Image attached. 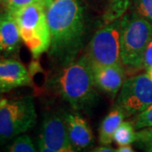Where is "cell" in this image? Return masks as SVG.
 <instances>
[{
    "label": "cell",
    "instance_id": "ba28073f",
    "mask_svg": "<svg viewBox=\"0 0 152 152\" xmlns=\"http://www.w3.org/2000/svg\"><path fill=\"white\" fill-rule=\"evenodd\" d=\"M38 149L42 152H73L64 118L57 113L44 116L38 140Z\"/></svg>",
    "mask_w": 152,
    "mask_h": 152
},
{
    "label": "cell",
    "instance_id": "7402d4cb",
    "mask_svg": "<svg viewBox=\"0 0 152 152\" xmlns=\"http://www.w3.org/2000/svg\"><path fill=\"white\" fill-rule=\"evenodd\" d=\"M94 151L96 152H115L116 150H114L113 148L109 146L108 145H102V146H99L97 148H96L94 150Z\"/></svg>",
    "mask_w": 152,
    "mask_h": 152
},
{
    "label": "cell",
    "instance_id": "4fadbf2b",
    "mask_svg": "<svg viewBox=\"0 0 152 152\" xmlns=\"http://www.w3.org/2000/svg\"><path fill=\"white\" fill-rule=\"evenodd\" d=\"M126 118L122 109L115 105L102 120L99 128V141L102 145H108L113 141L115 131Z\"/></svg>",
    "mask_w": 152,
    "mask_h": 152
},
{
    "label": "cell",
    "instance_id": "cb8c5ba5",
    "mask_svg": "<svg viewBox=\"0 0 152 152\" xmlns=\"http://www.w3.org/2000/svg\"><path fill=\"white\" fill-rule=\"evenodd\" d=\"M147 74H148V75L151 77V79L152 80V67L151 69H149L148 70H147Z\"/></svg>",
    "mask_w": 152,
    "mask_h": 152
},
{
    "label": "cell",
    "instance_id": "44dd1931",
    "mask_svg": "<svg viewBox=\"0 0 152 152\" xmlns=\"http://www.w3.org/2000/svg\"><path fill=\"white\" fill-rule=\"evenodd\" d=\"M152 67V38L151 42H149L145 53L144 55L143 60V68H145L146 70L151 69Z\"/></svg>",
    "mask_w": 152,
    "mask_h": 152
},
{
    "label": "cell",
    "instance_id": "ac0fdd59",
    "mask_svg": "<svg viewBox=\"0 0 152 152\" xmlns=\"http://www.w3.org/2000/svg\"><path fill=\"white\" fill-rule=\"evenodd\" d=\"M131 122L136 130L152 127V104L141 113L134 115V118Z\"/></svg>",
    "mask_w": 152,
    "mask_h": 152
},
{
    "label": "cell",
    "instance_id": "8992f818",
    "mask_svg": "<svg viewBox=\"0 0 152 152\" xmlns=\"http://www.w3.org/2000/svg\"><path fill=\"white\" fill-rule=\"evenodd\" d=\"M122 17L106 23L94 35L88 46L86 57L92 67L120 64Z\"/></svg>",
    "mask_w": 152,
    "mask_h": 152
},
{
    "label": "cell",
    "instance_id": "ffe728a7",
    "mask_svg": "<svg viewBox=\"0 0 152 152\" xmlns=\"http://www.w3.org/2000/svg\"><path fill=\"white\" fill-rule=\"evenodd\" d=\"M135 143L143 151L152 152V127L138 131Z\"/></svg>",
    "mask_w": 152,
    "mask_h": 152
},
{
    "label": "cell",
    "instance_id": "2e32d148",
    "mask_svg": "<svg viewBox=\"0 0 152 152\" xmlns=\"http://www.w3.org/2000/svg\"><path fill=\"white\" fill-rule=\"evenodd\" d=\"M129 8L132 12L152 24V0H130Z\"/></svg>",
    "mask_w": 152,
    "mask_h": 152
},
{
    "label": "cell",
    "instance_id": "d6986e66",
    "mask_svg": "<svg viewBox=\"0 0 152 152\" xmlns=\"http://www.w3.org/2000/svg\"><path fill=\"white\" fill-rule=\"evenodd\" d=\"M2 1L5 5L7 10L10 12H13L22 7L30 5L32 4H42L48 9V7L53 2V0H2Z\"/></svg>",
    "mask_w": 152,
    "mask_h": 152
},
{
    "label": "cell",
    "instance_id": "3957f363",
    "mask_svg": "<svg viewBox=\"0 0 152 152\" xmlns=\"http://www.w3.org/2000/svg\"><path fill=\"white\" fill-rule=\"evenodd\" d=\"M47 10L48 8L42 4H32L10 12L17 23L22 42L34 58H38L50 48Z\"/></svg>",
    "mask_w": 152,
    "mask_h": 152
},
{
    "label": "cell",
    "instance_id": "277c9868",
    "mask_svg": "<svg viewBox=\"0 0 152 152\" xmlns=\"http://www.w3.org/2000/svg\"><path fill=\"white\" fill-rule=\"evenodd\" d=\"M152 38V24L131 11L121 21L120 55L124 65L138 69L143 67L144 55Z\"/></svg>",
    "mask_w": 152,
    "mask_h": 152
},
{
    "label": "cell",
    "instance_id": "9c48e42d",
    "mask_svg": "<svg viewBox=\"0 0 152 152\" xmlns=\"http://www.w3.org/2000/svg\"><path fill=\"white\" fill-rule=\"evenodd\" d=\"M32 80L26 68L13 58H0V93L31 86Z\"/></svg>",
    "mask_w": 152,
    "mask_h": 152
},
{
    "label": "cell",
    "instance_id": "5b68a950",
    "mask_svg": "<svg viewBox=\"0 0 152 152\" xmlns=\"http://www.w3.org/2000/svg\"><path fill=\"white\" fill-rule=\"evenodd\" d=\"M37 113L32 96L0 100V144L33 128Z\"/></svg>",
    "mask_w": 152,
    "mask_h": 152
},
{
    "label": "cell",
    "instance_id": "30bf717a",
    "mask_svg": "<svg viewBox=\"0 0 152 152\" xmlns=\"http://www.w3.org/2000/svg\"><path fill=\"white\" fill-rule=\"evenodd\" d=\"M123 64L92 67L96 86L114 97L118 94L125 81Z\"/></svg>",
    "mask_w": 152,
    "mask_h": 152
},
{
    "label": "cell",
    "instance_id": "7a4b0ae2",
    "mask_svg": "<svg viewBox=\"0 0 152 152\" xmlns=\"http://www.w3.org/2000/svg\"><path fill=\"white\" fill-rule=\"evenodd\" d=\"M57 85L61 96L75 111L91 106L96 92L92 65L86 55L65 64L58 76Z\"/></svg>",
    "mask_w": 152,
    "mask_h": 152
},
{
    "label": "cell",
    "instance_id": "603a6c76",
    "mask_svg": "<svg viewBox=\"0 0 152 152\" xmlns=\"http://www.w3.org/2000/svg\"><path fill=\"white\" fill-rule=\"evenodd\" d=\"M117 152H134V150L133 149V147L130 145H120L117 150Z\"/></svg>",
    "mask_w": 152,
    "mask_h": 152
},
{
    "label": "cell",
    "instance_id": "8fae6325",
    "mask_svg": "<svg viewBox=\"0 0 152 152\" xmlns=\"http://www.w3.org/2000/svg\"><path fill=\"white\" fill-rule=\"evenodd\" d=\"M64 118L74 151H79L90 146L93 142V133L86 120L77 113H67Z\"/></svg>",
    "mask_w": 152,
    "mask_h": 152
},
{
    "label": "cell",
    "instance_id": "5bb4252c",
    "mask_svg": "<svg viewBox=\"0 0 152 152\" xmlns=\"http://www.w3.org/2000/svg\"><path fill=\"white\" fill-rule=\"evenodd\" d=\"M135 130V128L131 121L122 122L114 133L113 140L118 146L131 145L136 141L137 132Z\"/></svg>",
    "mask_w": 152,
    "mask_h": 152
},
{
    "label": "cell",
    "instance_id": "9a60e30c",
    "mask_svg": "<svg viewBox=\"0 0 152 152\" xmlns=\"http://www.w3.org/2000/svg\"><path fill=\"white\" fill-rule=\"evenodd\" d=\"M130 0H109L107 10L103 15L104 23H109L119 19L128 11Z\"/></svg>",
    "mask_w": 152,
    "mask_h": 152
},
{
    "label": "cell",
    "instance_id": "e0dca14e",
    "mask_svg": "<svg viewBox=\"0 0 152 152\" xmlns=\"http://www.w3.org/2000/svg\"><path fill=\"white\" fill-rule=\"evenodd\" d=\"M9 151L12 152H35L37 149L30 136L24 134L17 136L16 139L9 147Z\"/></svg>",
    "mask_w": 152,
    "mask_h": 152
},
{
    "label": "cell",
    "instance_id": "52a82bcc",
    "mask_svg": "<svg viewBox=\"0 0 152 152\" xmlns=\"http://www.w3.org/2000/svg\"><path fill=\"white\" fill-rule=\"evenodd\" d=\"M152 104V80L142 74L125 80L120 89L116 106L122 109L126 118L141 113Z\"/></svg>",
    "mask_w": 152,
    "mask_h": 152
},
{
    "label": "cell",
    "instance_id": "7c38bea8",
    "mask_svg": "<svg viewBox=\"0 0 152 152\" xmlns=\"http://www.w3.org/2000/svg\"><path fill=\"white\" fill-rule=\"evenodd\" d=\"M21 37L17 23L10 11L0 13V53H14L20 48Z\"/></svg>",
    "mask_w": 152,
    "mask_h": 152
},
{
    "label": "cell",
    "instance_id": "6da1fadb",
    "mask_svg": "<svg viewBox=\"0 0 152 152\" xmlns=\"http://www.w3.org/2000/svg\"><path fill=\"white\" fill-rule=\"evenodd\" d=\"M51 43L49 53L64 65L75 59L86 31L80 0H53L47 10Z\"/></svg>",
    "mask_w": 152,
    "mask_h": 152
}]
</instances>
